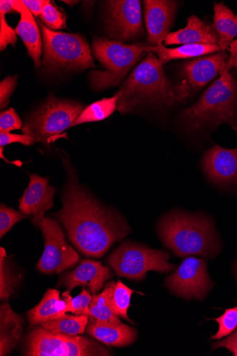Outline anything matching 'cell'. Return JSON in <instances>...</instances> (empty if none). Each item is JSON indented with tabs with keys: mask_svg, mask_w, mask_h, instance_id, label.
<instances>
[{
	"mask_svg": "<svg viewBox=\"0 0 237 356\" xmlns=\"http://www.w3.org/2000/svg\"><path fill=\"white\" fill-rule=\"evenodd\" d=\"M17 279L7 261L6 250L0 248V300H7L15 292Z\"/></svg>",
	"mask_w": 237,
	"mask_h": 356,
	"instance_id": "cell-29",
	"label": "cell"
},
{
	"mask_svg": "<svg viewBox=\"0 0 237 356\" xmlns=\"http://www.w3.org/2000/svg\"><path fill=\"white\" fill-rule=\"evenodd\" d=\"M30 182L19 200V210L32 218L39 226L44 214L54 207L56 189L50 185L49 179L36 174L29 175Z\"/></svg>",
	"mask_w": 237,
	"mask_h": 356,
	"instance_id": "cell-15",
	"label": "cell"
},
{
	"mask_svg": "<svg viewBox=\"0 0 237 356\" xmlns=\"http://www.w3.org/2000/svg\"><path fill=\"white\" fill-rule=\"evenodd\" d=\"M23 323V318L5 300L0 306V355H8L15 348L22 337Z\"/></svg>",
	"mask_w": 237,
	"mask_h": 356,
	"instance_id": "cell-22",
	"label": "cell"
},
{
	"mask_svg": "<svg viewBox=\"0 0 237 356\" xmlns=\"http://www.w3.org/2000/svg\"><path fill=\"white\" fill-rule=\"evenodd\" d=\"M115 283L114 281L108 282L103 292L99 295H92L88 316L113 323H122L120 317L113 313L111 305Z\"/></svg>",
	"mask_w": 237,
	"mask_h": 356,
	"instance_id": "cell-25",
	"label": "cell"
},
{
	"mask_svg": "<svg viewBox=\"0 0 237 356\" xmlns=\"http://www.w3.org/2000/svg\"><path fill=\"white\" fill-rule=\"evenodd\" d=\"M165 45L218 44V38L213 25L195 15L188 19L187 26L170 32L164 40Z\"/></svg>",
	"mask_w": 237,
	"mask_h": 356,
	"instance_id": "cell-20",
	"label": "cell"
},
{
	"mask_svg": "<svg viewBox=\"0 0 237 356\" xmlns=\"http://www.w3.org/2000/svg\"><path fill=\"white\" fill-rule=\"evenodd\" d=\"M145 19L150 46L163 44L173 26L177 3L169 0H145Z\"/></svg>",
	"mask_w": 237,
	"mask_h": 356,
	"instance_id": "cell-16",
	"label": "cell"
},
{
	"mask_svg": "<svg viewBox=\"0 0 237 356\" xmlns=\"http://www.w3.org/2000/svg\"><path fill=\"white\" fill-rule=\"evenodd\" d=\"M21 143L25 146L35 145V139L26 135H15L12 134H0V147H4L13 143Z\"/></svg>",
	"mask_w": 237,
	"mask_h": 356,
	"instance_id": "cell-37",
	"label": "cell"
},
{
	"mask_svg": "<svg viewBox=\"0 0 237 356\" xmlns=\"http://www.w3.org/2000/svg\"><path fill=\"white\" fill-rule=\"evenodd\" d=\"M170 254L131 242L123 243L108 258V264L120 277L140 281L149 271L167 273L177 266L168 263Z\"/></svg>",
	"mask_w": 237,
	"mask_h": 356,
	"instance_id": "cell-9",
	"label": "cell"
},
{
	"mask_svg": "<svg viewBox=\"0 0 237 356\" xmlns=\"http://www.w3.org/2000/svg\"><path fill=\"white\" fill-rule=\"evenodd\" d=\"M117 94V109L122 114L145 107H171L176 104L174 88L153 52L138 65Z\"/></svg>",
	"mask_w": 237,
	"mask_h": 356,
	"instance_id": "cell-3",
	"label": "cell"
},
{
	"mask_svg": "<svg viewBox=\"0 0 237 356\" xmlns=\"http://www.w3.org/2000/svg\"><path fill=\"white\" fill-rule=\"evenodd\" d=\"M119 96L116 93L112 98L104 99L85 108L72 127L87 123L98 122L109 118L117 108Z\"/></svg>",
	"mask_w": 237,
	"mask_h": 356,
	"instance_id": "cell-27",
	"label": "cell"
},
{
	"mask_svg": "<svg viewBox=\"0 0 237 356\" xmlns=\"http://www.w3.org/2000/svg\"><path fill=\"white\" fill-rule=\"evenodd\" d=\"M228 50L230 52V55L226 62L224 67L220 72V76L227 74L233 68L237 72V39L229 44Z\"/></svg>",
	"mask_w": 237,
	"mask_h": 356,
	"instance_id": "cell-38",
	"label": "cell"
},
{
	"mask_svg": "<svg viewBox=\"0 0 237 356\" xmlns=\"http://www.w3.org/2000/svg\"><path fill=\"white\" fill-rule=\"evenodd\" d=\"M40 17L44 24L52 29L66 28L65 16L47 0Z\"/></svg>",
	"mask_w": 237,
	"mask_h": 356,
	"instance_id": "cell-32",
	"label": "cell"
},
{
	"mask_svg": "<svg viewBox=\"0 0 237 356\" xmlns=\"http://www.w3.org/2000/svg\"><path fill=\"white\" fill-rule=\"evenodd\" d=\"M38 227L44 239V250L38 264L41 273L59 274L79 263V254L67 243L63 230L56 219L44 217Z\"/></svg>",
	"mask_w": 237,
	"mask_h": 356,
	"instance_id": "cell-11",
	"label": "cell"
},
{
	"mask_svg": "<svg viewBox=\"0 0 237 356\" xmlns=\"http://www.w3.org/2000/svg\"><path fill=\"white\" fill-rule=\"evenodd\" d=\"M44 42V70H82L94 67L91 51L87 41L78 34H66L50 29L41 22Z\"/></svg>",
	"mask_w": 237,
	"mask_h": 356,
	"instance_id": "cell-6",
	"label": "cell"
},
{
	"mask_svg": "<svg viewBox=\"0 0 237 356\" xmlns=\"http://www.w3.org/2000/svg\"><path fill=\"white\" fill-rule=\"evenodd\" d=\"M229 55L221 51L182 65L178 83L174 88L176 104L187 102L220 74Z\"/></svg>",
	"mask_w": 237,
	"mask_h": 356,
	"instance_id": "cell-10",
	"label": "cell"
},
{
	"mask_svg": "<svg viewBox=\"0 0 237 356\" xmlns=\"http://www.w3.org/2000/svg\"><path fill=\"white\" fill-rule=\"evenodd\" d=\"M221 51L228 50L229 44L237 37V15L222 3H214V23Z\"/></svg>",
	"mask_w": 237,
	"mask_h": 356,
	"instance_id": "cell-24",
	"label": "cell"
},
{
	"mask_svg": "<svg viewBox=\"0 0 237 356\" xmlns=\"http://www.w3.org/2000/svg\"><path fill=\"white\" fill-rule=\"evenodd\" d=\"M147 53H157L160 63H166L178 59L198 58L202 56L213 54L221 51L218 44H186L177 48H165L163 44L159 46H147Z\"/></svg>",
	"mask_w": 237,
	"mask_h": 356,
	"instance_id": "cell-23",
	"label": "cell"
},
{
	"mask_svg": "<svg viewBox=\"0 0 237 356\" xmlns=\"http://www.w3.org/2000/svg\"><path fill=\"white\" fill-rule=\"evenodd\" d=\"M88 322V316L84 315H70L51 320L40 325L47 330L70 335L83 334Z\"/></svg>",
	"mask_w": 237,
	"mask_h": 356,
	"instance_id": "cell-26",
	"label": "cell"
},
{
	"mask_svg": "<svg viewBox=\"0 0 237 356\" xmlns=\"http://www.w3.org/2000/svg\"><path fill=\"white\" fill-rule=\"evenodd\" d=\"M179 119L190 133L214 129L225 124L237 136V83L233 73L230 71L220 76Z\"/></svg>",
	"mask_w": 237,
	"mask_h": 356,
	"instance_id": "cell-4",
	"label": "cell"
},
{
	"mask_svg": "<svg viewBox=\"0 0 237 356\" xmlns=\"http://www.w3.org/2000/svg\"><path fill=\"white\" fill-rule=\"evenodd\" d=\"M17 85V76H9L0 83V107L6 108L10 104V98Z\"/></svg>",
	"mask_w": 237,
	"mask_h": 356,
	"instance_id": "cell-36",
	"label": "cell"
},
{
	"mask_svg": "<svg viewBox=\"0 0 237 356\" xmlns=\"http://www.w3.org/2000/svg\"><path fill=\"white\" fill-rule=\"evenodd\" d=\"M24 355L27 356H108L112 353L94 339L53 332L36 326L26 337Z\"/></svg>",
	"mask_w": 237,
	"mask_h": 356,
	"instance_id": "cell-7",
	"label": "cell"
},
{
	"mask_svg": "<svg viewBox=\"0 0 237 356\" xmlns=\"http://www.w3.org/2000/svg\"><path fill=\"white\" fill-rule=\"evenodd\" d=\"M22 127V120L13 108L1 112V115H0V134H9L10 131L20 129Z\"/></svg>",
	"mask_w": 237,
	"mask_h": 356,
	"instance_id": "cell-33",
	"label": "cell"
},
{
	"mask_svg": "<svg viewBox=\"0 0 237 356\" xmlns=\"http://www.w3.org/2000/svg\"><path fill=\"white\" fill-rule=\"evenodd\" d=\"M219 323V330L211 337L212 340H220L237 330V306L226 309L224 313L215 319Z\"/></svg>",
	"mask_w": 237,
	"mask_h": 356,
	"instance_id": "cell-30",
	"label": "cell"
},
{
	"mask_svg": "<svg viewBox=\"0 0 237 356\" xmlns=\"http://www.w3.org/2000/svg\"><path fill=\"white\" fill-rule=\"evenodd\" d=\"M31 218L22 211H15L5 204L0 206V238H3L18 222Z\"/></svg>",
	"mask_w": 237,
	"mask_h": 356,
	"instance_id": "cell-31",
	"label": "cell"
},
{
	"mask_svg": "<svg viewBox=\"0 0 237 356\" xmlns=\"http://www.w3.org/2000/svg\"><path fill=\"white\" fill-rule=\"evenodd\" d=\"M107 5L106 23L111 38L122 42L145 35L141 1L113 0Z\"/></svg>",
	"mask_w": 237,
	"mask_h": 356,
	"instance_id": "cell-13",
	"label": "cell"
},
{
	"mask_svg": "<svg viewBox=\"0 0 237 356\" xmlns=\"http://www.w3.org/2000/svg\"><path fill=\"white\" fill-rule=\"evenodd\" d=\"M0 24H1V35H0V49L5 50L9 44L13 47L17 44L16 32L8 25L6 15L0 13Z\"/></svg>",
	"mask_w": 237,
	"mask_h": 356,
	"instance_id": "cell-35",
	"label": "cell"
},
{
	"mask_svg": "<svg viewBox=\"0 0 237 356\" xmlns=\"http://www.w3.org/2000/svg\"><path fill=\"white\" fill-rule=\"evenodd\" d=\"M22 2L32 14L38 17L42 14L46 0H22Z\"/></svg>",
	"mask_w": 237,
	"mask_h": 356,
	"instance_id": "cell-40",
	"label": "cell"
},
{
	"mask_svg": "<svg viewBox=\"0 0 237 356\" xmlns=\"http://www.w3.org/2000/svg\"><path fill=\"white\" fill-rule=\"evenodd\" d=\"M201 166L212 183L224 187L237 186V147L214 145L203 156Z\"/></svg>",
	"mask_w": 237,
	"mask_h": 356,
	"instance_id": "cell-14",
	"label": "cell"
},
{
	"mask_svg": "<svg viewBox=\"0 0 237 356\" xmlns=\"http://www.w3.org/2000/svg\"><path fill=\"white\" fill-rule=\"evenodd\" d=\"M133 293V289L129 288L121 280H118L113 287L111 302L113 313L117 316L133 323V325H134V322L129 318L127 312Z\"/></svg>",
	"mask_w": 237,
	"mask_h": 356,
	"instance_id": "cell-28",
	"label": "cell"
},
{
	"mask_svg": "<svg viewBox=\"0 0 237 356\" xmlns=\"http://www.w3.org/2000/svg\"><path fill=\"white\" fill-rule=\"evenodd\" d=\"M16 13L21 15L20 21L15 29L17 34L24 42L28 56L35 63V67L41 66L42 41L40 31L32 13L19 0H10Z\"/></svg>",
	"mask_w": 237,
	"mask_h": 356,
	"instance_id": "cell-19",
	"label": "cell"
},
{
	"mask_svg": "<svg viewBox=\"0 0 237 356\" xmlns=\"http://www.w3.org/2000/svg\"><path fill=\"white\" fill-rule=\"evenodd\" d=\"M113 277L110 268L99 262L83 260L73 271L65 273L60 280L67 292L77 286H87L92 295H97L105 283Z\"/></svg>",
	"mask_w": 237,
	"mask_h": 356,
	"instance_id": "cell-17",
	"label": "cell"
},
{
	"mask_svg": "<svg viewBox=\"0 0 237 356\" xmlns=\"http://www.w3.org/2000/svg\"><path fill=\"white\" fill-rule=\"evenodd\" d=\"M142 44H125L105 38H96L92 42L95 57L104 68L90 74L91 85L104 90L118 85L131 68L147 53Z\"/></svg>",
	"mask_w": 237,
	"mask_h": 356,
	"instance_id": "cell-5",
	"label": "cell"
},
{
	"mask_svg": "<svg viewBox=\"0 0 237 356\" xmlns=\"http://www.w3.org/2000/svg\"><path fill=\"white\" fill-rule=\"evenodd\" d=\"M92 299V296L88 291L83 288L82 292L78 296L71 300L70 312L75 315H88L89 307Z\"/></svg>",
	"mask_w": 237,
	"mask_h": 356,
	"instance_id": "cell-34",
	"label": "cell"
},
{
	"mask_svg": "<svg viewBox=\"0 0 237 356\" xmlns=\"http://www.w3.org/2000/svg\"><path fill=\"white\" fill-rule=\"evenodd\" d=\"M225 348L228 349L234 356H237V330L227 338L215 343L213 349Z\"/></svg>",
	"mask_w": 237,
	"mask_h": 356,
	"instance_id": "cell-39",
	"label": "cell"
},
{
	"mask_svg": "<svg viewBox=\"0 0 237 356\" xmlns=\"http://www.w3.org/2000/svg\"><path fill=\"white\" fill-rule=\"evenodd\" d=\"M0 13L6 15L7 13H16L13 6L11 5L10 0L6 1H0Z\"/></svg>",
	"mask_w": 237,
	"mask_h": 356,
	"instance_id": "cell-41",
	"label": "cell"
},
{
	"mask_svg": "<svg viewBox=\"0 0 237 356\" xmlns=\"http://www.w3.org/2000/svg\"><path fill=\"white\" fill-rule=\"evenodd\" d=\"M85 108L77 102L51 97L26 118L22 132L35 139L36 143L44 145L49 144L56 136L72 127Z\"/></svg>",
	"mask_w": 237,
	"mask_h": 356,
	"instance_id": "cell-8",
	"label": "cell"
},
{
	"mask_svg": "<svg viewBox=\"0 0 237 356\" xmlns=\"http://www.w3.org/2000/svg\"><path fill=\"white\" fill-rule=\"evenodd\" d=\"M72 299L70 292H65L60 298L59 291L48 289L42 301L27 312L26 316L30 325L39 326L42 323L60 318L70 312Z\"/></svg>",
	"mask_w": 237,
	"mask_h": 356,
	"instance_id": "cell-21",
	"label": "cell"
},
{
	"mask_svg": "<svg viewBox=\"0 0 237 356\" xmlns=\"http://www.w3.org/2000/svg\"><path fill=\"white\" fill-rule=\"evenodd\" d=\"M92 337L108 346L124 347L137 340V330L120 323H113L88 316L85 330Z\"/></svg>",
	"mask_w": 237,
	"mask_h": 356,
	"instance_id": "cell-18",
	"label": "cell"
},
{
	"mask_svg": "<svg viewBox=\"0 0 237 356\" xmlns=\"http://www.w3.org/2000/svg\"><path fill=\"white\" fill-rule=\"evenodd\" d=\"M166 284L178 296L199 300L204 299L213 286L207 262L193 257L185 259L176 272L166 278Z\"/></svg>",
	"mask_w": 237,
	"mask_h": 356,
	"instance_id": "cell-12",
	"label": "cell"
},
{
	"mask_svg": "<svg viewBox=\"0 0 237 356\" xmlns=\"http://www.w3.org/2000/svg\"><path fill=\"white\" fill-rule=\"evenodd\" d=\"M66 181L61 194L62 208L55 216L67 238L88 257H103L115 243L131 232L125 218L101 204L80 184L76 173L65 168Z\"/></svg>",
	"mask_w": 237,
	"mask_h": 356,
	"instance_id": "cell-1",
	"label": "cell"
},
{
	"mask_svg": "<svg viewBox=\"0 0 237 356\" xmlns=\"http://www.w3.org/2000/svg\"><path fill=\"white\" fill-rule=\"evenodd\" d=\"M157 232L163 244L181 258L194 254L213 258L221 250L214 222L203 214L174 211L159 220Z\"/></svg>",
	"mask_w": 237,
	"mask_h": 356,
	"instance_id": "cell-2",
	"label": "cell"
}]
</instances>
